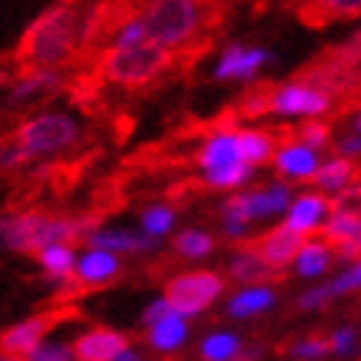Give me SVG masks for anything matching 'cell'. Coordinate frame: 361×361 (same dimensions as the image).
Listing matches in <instances>:
<instances>
[{"mask_svg":"<svg viewBox=\"0 0 361 361\" xmlns=\"http://www.w3.org/2000/svg\"><path fill=\"white\" fill-rule=\"evenodd\" d=\"M226 274H229V279H235L241 285H264L270 279H276L279 270H274L264 262V256L256 250V244L244 241L235 252H232V259L226 264Z\"/></svg>","mask_w":361,"mask_h":361,"instance_id":"17","label":"cell"},{"mask_svg":"<svg viewBox=\"0 0 361 361\" xmlns=\"http://www.w3.org/2000/svg\"><path fill=\"white\" fill-rule=\"evenodd\" d=\"M224 288L226 279L214 274V270H185V274H176L173 279H168L165 300L183 317H197L224 294Z\"/></svg>","mask_w":361,"mask_h":361,"instance_id":"6","label":"cell"},{"mask_svg":"<svg viewBox=\"0 0 361 361\" xmlns=\"http://www.w3.org/2000/svg\"><path fill=\"white\" fill-rule=\"evenodd\" d=\"M214 0H138L133 15L141 21L147 42L173 53H194V42L214 21Z\"/></svg>","mask_w":361,"mask_h":361,"instance_id":"2","label":"cell"},{"mask_svg":"<svg viewBox=\"0 0 361 361\" xmlns=\"http://www.w3.org/2000/svg\"><path fill=\"white\" fill-rule=\"evenodd\" d=\"M115 361H144V358H141V355H138L133 347H126V350H123V353H121Z\"/></svg>","mask_w":361,"mask_h":361,"instance_id":"42","label":"cell"},{"mask_svg":"<svg viewBox=\"0 0 361 361\" xmlns=\"http://www.w3.org/2000/svg\"><path fill=\"white\" fill-rule=\"evenodd\" d=\"M88 244L112 252H147L156 247L153 235H147V232L138 235V232H126V229H94L88 235Z\"/></svg>","mask_w":361,"mask_h":361,"instance_id":"22","label":"cell"},{"mask_svg":"<svg viewBox=\"0 0 361 361\" xmlns=\"http://www.w3.org/2000/svg\"><path fill=\"white\" fill-rule=\"evenodd\" d=\"M121 274V259L118 252L103 250V247H92L88 252H82V259L77 262V274L65 279L62 288L68 291H80V288H100L106 282H112Z\"/></svg>","mask_w":361,"mask_h":361,"instance_id":"11","label":"cell"},{"mask_svg":"<svg viewBox=\"0 0 361 361\" xmlns=\"http://www.w3.org/2000/svg\"><path fill=\"white\" fill-rule=\"evenodd\" d=\"M358 288H361V259H358L355 264H350L341 276H335L332 282L323 285V291H326V297H329V302H332V300H338V297H347V294L358 291Z\"/></svg>","mask_w":361,"mask_h":361,"instance_id":"33","label":"cell"},{"mask_svg":"<svg viewBox=\"0 0 361 361\" xmlns=\"http://www.w3.org/2000/svg\"><path fill=\"white\" fill-rule=\"evenodd\" d=\"M305 238H309V235H302V232H297L294 226L279 224L274 229H267L264 235H259L252 244H256V250L264 256V262L282 274L288 264H294V259H297V252L302 250Z\"/></svg>","mask_w":361,"mask_h":361,"instance_id":"13","label":"cell"},{"mask_svg":"<svg viewBox=\"0 0 361 361\" xmlns=\"http://www.w3.org/2000/svg\"><path fill=\"white\" fill-rule=\"evenodd\" d=\"M173 312V305L161 297V300H156L153 305H147V312H144V326H150V323H156V320H161L165 314H171Z\"/></svg>","mask_w":361,"mask_h":361,"instance_id":"39","label":"cell"},{"mask_svg":"<svg viewBox=\"0 0 361 361\" xmlns=\"http://www.w3.org/2000/svg\"><path fill=\"white\" fill-rule=\"evenodd\" d=\"M77 361H80V358H77Z\"/></svg>","mask_w":361,"mask_h":361,"instance_id":"46","label":"cell"},{"mask_svg":"<svg viewBox=\"0 0 361 361\" xmlns=\"http://www.w3.org/2000/svg\"><path fill=\"white\" fill-rule=\"evenodd\" d=\"M247 4H252V6H264L267 0H247Z\"/></svg>","mask_w":361,"mask_h":361,"instance_id":"44","label":"cell"},{"mask_svg":"<svg viewBox=\"0 0 361 361\" xmlns=\"http://www.w3.org/2000/svg\"><path fill=\"white\" fill-rule=\"evenodd\" d=\"M332 209H335V203H332V197H326V194H317V191L300 194V197L291 200V206H288L285 224L294 226L297 232H302V235H312V232L323 229V224H326Z\"/></svg>","mask_w":361,"mask_h":361,"instance_id":"14","label":"cell"},{"mask_svg":"<svg viewBox=\"0 0 361 361\" xmlns=\"http://www.w3.org/2000/svg\"><path fill=\"white\" fill-rule=\"evenodd\" d=\"M188 338V323L179 312H171L161 320L150 323V347L159 353H173L185 344Z\"/></svg>","mask_w":361,"mask_h":361,"instance_id":"26","label":"cell"},{"mask_svg":"<svg viewBox=\"0 0 361 361\" xmlns=\"http://www.w3.org/2000/svg\"><path fill=\"white\" fill-rule=\"evenodd\" d=\"M176 224V212L165 203H159V206H150L147 212L141 214V229L147 232V235L153 238H161V235H168V232L173 229Z\"/></svg>","mask_w":361,"mask_h":361,"instance_id":"31","label":"cell"},{"mask_svg":"<svg viewBox=\"0 0 361 361\" xmlns=\"http://www.w3.org/2000/svg\"><path fill=\"white\" fill-rule=\"evenodd\" d=\"M270 62V53L264 47H247V44H229L224 47L218 65H214V80H256L259 71Z\"/></svg>","mask_w":361,"mask_h":361,"instance_id":"12","label":"cell"},{"mask_svg":"<svg viewBox=\"0 0 361 361\" xmlns=\"http://www.w3.org/2000/svg\"><path fill=\"white\" fill-rule=\"evenodd\" d=\"M35 259H39L42 270L50 279L65 282L77 274V256H74V250H71V244H50Z\"/></svg>","mask_w":361,"mask_h":361,"instance_id":"27","label":"cell"},{"mask_svg":"<svg viewBox=\"0 0 361 361\" xmlns=\"http://www.w3.org/2000/svg\"><path fill=\"white\" fill-rule=\"evenodd\" d=\"M361 15V0H300V18L312 27L353 21Z\"/></svg>","mask_w":361,"mask_h":361,"instance_id":"20","label":"cell"},{"mask_svg":"<svg viewBox=\"0 0 361 361\" xmlns=\"http://www.w3.org/2000/svg\"><path fill=\"white\" fill-rule=\"evenodd\" d=\"M12 138L21 144L32 159H47V156H59L71 147H77L82 138V130H80V123L65 112H39V115L18 123Z\"/></svg>","mask_w":361,"mask_h":361,"instance_id":"5","label":"cell"},{"mask_svg":"<svg viewBox=\"0 0 361 361\" xmlns=\"http://www.w3.org/2000/svg\"><path fill=\"white\" fill-rule=\"evenodd\" d=\"M62 68H21L9 88V106H32L65 88Z\"/></svg>","mask_w":361,"mask_h":361,"instance_id":"10","label":"cell"},{"mask_svg":"<svg viewBox=\"0 0 361 361\" xmlns=\"http://www.w3.org/2000/svg\"><path fill=\"white\" fill-rule=\"evenodd\" d=\"M314 185V191H326V194H341L344 188L361 183V168L347 156H335L329 161H320V168L314 171V176L309 179Z\"/></svg>","mask_w":361,"mask_h":361,"instance_id":"19","label":"cell"},{"mask_svg":"<svg viewBox=\"0 0 361 361\" xmlns=\"http://www.w3.org/2000/svg\"><path fill=\"white\" fill-rule=\"evenodd\" d=\"M274 302H276V291L267 282L264 285H247L244 291H238L226 302V312L232 317H256V314H264Z\"/></svg>","mask_w":361,"mask_h":361,"instance_id":"24","label":"cell"},{"mask_svg":"<svg viewBox=\"0 0 361 361\" xmlns=\"http://www.w3.org/2000/svg\"><path fill=\"white\" fill-rule=\"evenodd\" d=\"M338 153L341 156H347V159H353V156H361V133H353V135H344L338 141Z\"/></svg>","mask_w":361,"mask_h":361,"instance_id":"40","label":"cell"},{"mask_svg":"<svg viewBox=\"0 0 361 361\" xmlns=\"http://www.w3.org/2000/svg\"><path fill=\"white\" fill-rule=\"evenodd\" d=\"M173 250L185 259H206L214 250V238L203 229H183L173 238Z\"/></svg>","mask_w":361,"mask_h":361,"instance_id":"30","label":"cell"},{"mask_svg":"<svg viewBox=\"0 0 361 361\" xmlns=\"http://www.w3.org/2000/svg\"><path fill=\"white\" fill-rule=\"evenodd\" d=\"M232 161H244L238 150V130L235 126H224V130H212V135L203 141L200 153H197V165L203 173L226 168Z\"/></svg>","mask_w":361,"mask_h":361,"instance_id":"18","label":"cell"},{"mask_svg":"<svg viewBox=\"0 0 361 361\" xmlns=\"http://www.w3.org/2000/svg\"><path fill=\"white\" fill-rule=\"evenodd\" d=\"M332 244L326 238H305L302 250L297 252V259H294V270H297V276L302 279H314L320 274H326L329 264H332Z\"/></svg>","mask_w":361,"mask_h":361,"instance_id":"23","label":"cell"},{"mask_svg":"<svg viewBox=\"0 0 361 361\" xmlns=\"http://www.w3.org/2000/svg\"><path fill=\"white\" fill-rule=\"evenodd\" d=\"M323 238H326L332 247L361 241V209L353 203L335 206L332 214L326 218V224H323Z\"/></svg>","mask_w":361,"mask_h":361,"instance_id":"21","label":"cell"},{"mask_svg":"<svg viewBox=\"0 0 361 361\" xmlns=\"http://www.w3.org/2000/svg\"><path fill=\"white\" fill-rule=\"evenodd\" d=\"M80 18L82 9L74 0H59L42 12L24 30L15 47L18 68H62L80 50Z\"/></svg>","mask_w":361,"mask_h":361,"instance_id":"1","label":"cell"},{"mask_svg":"<svg viewBox=\"0 0 361 361\" xmlns=\"http://www.w3.org/2000/svg\"><path fill=\"white\" fill-rule=\"evenodd\" d=\"M252 165H247V161H232V165H226V168H218V171H209V173H203L206 176V185H212V188H221V191H235V188H241L247 179L252 176Z\"/></svg>","mask_w":361,"mask_h":361,"instance_id":"29","label":"cell"},{"mask_svg":"<svg viewBox=\"0 0 361 361\" xmlns=\"http://www.w3.org/2000/svg\"><path fill=\"white\" fill-rule=\"evenodd\" d=\"M274 165L282 176L309 183L314 171L320 168V159H317V150L309 147V144H302L300 138H285V141H279V150L274 153Z\"/></svg>","mask_w":361,"mask_h":361,"instance_id":"16","label":"cell"},{"mask_svg":"<svg viewBox=\"0 0 361 361\" xmlns=\"http://www.w3.org/2000/svg\"><path fill=\"white\" fill-rule=\"evenodd\" d=\"M100 218H53V214L24 209V212H4L0 214V247L24 256H39L50 244H71L88 241V235L97 229Z\"/></svg>","mask_w":361,"mask_h":361,"instance_id":"3","label":"cell"},{"mask_svg":"<svg viewBox=\"0 0 361 361\" xmlns=\"http://www.w3.org/2000/svg\"><path fill=\"white\" fill-rule=\"evenodd\" d=\"M224 235H226V238H235V241H241V238L247 235V226H244V221H229V218H224Z\"/></svg>","mask_w":361,"mask_h":361,"instance_id":"41","label":"cell"},{"mask_svg":"<svg viewBox=\"0 0 361 361\" xmlns=\"http://www.w3.org/2000/svg\"><path fill=\"white\" fill-rule=\"evenodd\" d=\"M353 126H355V133H361V106L353 112Z\"/></svg>","mask_w":361,"mask_h":361,"instance_id":"43","label":"cell"},{"mask_svg":"<svg viewBox=\"0 0 361 361\" xmlns=\"http://www.w3.org/2000/svg\"><path fill=\"white\" fill-rule=\"evenodd\" d=\"M274 147H279V130L267 133V130H238V150L247 165L259 168L264 161L274 159Z\"/></svg>","mask_w":361,"mask_h":361,"instance_id":"25","label":"cell"},{"mask_svg":"<svg viewBox=\"0 0 361 361\" xmlns=\"http://www.w3.org/2000/svg\"><path fill=\"white\" fill-rule=\"evenodd\" d=\"M179 56L168 47L159 44H138V47H106L97 53L94 71L97 80L126 88V92H138L156 82L161 74H168Z\"/></svg>","mask_w":361,"mask_h":361,"instance_id":"4","label":"cell"},{"mask_svg":"<svg viewBox=\"0 0 361 361\" xmlns=\"http://www.w3.org/2000/svg\"><path fill=\"white\" fill-rule=\"evenodd\" d=\"M241 338L232 335V332H212L203 338L200 344V355L206 361H232L238 353H241Z\"/></svg>","mask_w":361,"mask_h":361,"instance_id":"28","label":"cell"},{"mask_svg":"<svg viewBox=\"0 0 361 361\" xmlns=\"http://www.w3.org/2000/svg\"><path fill=\"white\" fill-rule=\"evenodd\" d=\"M332 353V341L323 338V335H312V338H302L297 344L288 347V355L297 358V361H320Z\"/></svg>","mask_w":361,"mask_h":361,"instance_id":"32","label":"cell"},{"mask_svg":"<svg viewBox=\"0 0 361 361\" xmlns=\"http://www.w3.org/2000/svg\"><path fill=\"white\" fill-rule=\"evenodd\" d=\"M329 341H332V353H335V355H353V353H355L358 335H355L353 326H341V329H335V332L329 335Z\"/></svg>","mask_w":361,"mask_h":361,"instance_id":"38","label":"cell"},{"mask_svg":"<svg viewBox=\"0 0 361 361\" xmlns=\"http://www.w3.org/2000/svg\"><path fill=\"white\" fill-rule=\"evenodd\" d=\"M297 138L302 144H309V147L320 150V147H329V141H332V130H329V123L326 121H320V118H309V123H302L300 130H297Z\"/></svg>","mask_w":361,"mask_h":361,"instance_id":"34","label":"cell"},{"mask_svg":"<svg viewBox=\"0 0 361 361\" xmlns=\"http://www.w3.org/2000/svg\"><path fill=\"white\" fill-rule=\"evenodd\" d=\"M27 161H32V156L15 138L0 147V171H18V168H24Z\"/></svg>","mask_w":361,"mask_h":361,"instance_id":"36","label":"cell"},{"mask_svg":"<svg viewBox=\"0 0 361 361\" xmlns=\"http://www.w3.org/2000/svg\"><path fill=\"white\" fill-rule=\"evenodd\" d=\"M71 347H74L80 361H115L126 347H130V338L118 329L97 326V329L82 332Z\"/></svg>","mask_w":361,"mask_h":361,"instance_id":"15","label":"cell"},{"mask_svg":"<svg viewBox=\"0 0 361 361\" xmlns=\"http://www.w3.org/2000/svg\"><path fill=\"white\" fill-rule=\"evenodd\" d=\"M294 200L291 185L285 183H274L267 188H256V191H241L232 194L221 203V214L229 221H259V218H270V214H285L288 206Z\"/></svg>","mask_w":361,"mask_h":361,"instance_id":"8","label":"cell"},{"mask_svg":"<svg viewBox=\"0 0 361 361\" xmlns=\"http://www.w3.org/2000/svg\"><path fill=\"white\" fill-rule=\"evenodd\" d=\"M270 115L282 118H323L332 109V97L309 82H285L270 85Z\"/></svg>","mask_w":361,"mask_h":361,"instance_id":"9","label":"cell"},{"mask_svg":"<svg viewBox=\"0 0 361 361\" xmlns=\"http://www.w3.org/2000/svg\"><path fill=\"white\" fill-rule=\"evenodd\" d=\"M74 317H77V309L74 305H65V309H50V312L32 314L27 320H18L15 326H9L4 335H0V355H12L18 361L30 358L44 344L50 329H56L59 323L74 320Z\"/></svg>","mask_w":361,"mask_h":361,"instance_id":"7","label":"cell"},{"mask_svg":"<svg viewBox=\"0 0 361 361\" xmlns=\"http://www.w3.org/2000/svg\"><path fill=\"white\" fill-rule=\"evenodd\" d=\"M30 358L32 361H77V353L68 344H42Z\"/></svg>","mask_w":361,"mask_h":361,"instance_id":"37","label":"cell"},{"mask_svg":"<svg viewBox=\"0 0 361 361\" xmlns=\"http://www.w3.org/2000/svg\"><path fill=\"white\" fill-rule=\"evenodd\" d=\"M0 361H18V358H12V355H0Z\"/></svg>","mask_w":361,"mask_h":361,"instance_id":"45","label":"cell"},{"mask_svg":"<svg viewBox=\"0 0 361 361\" xmlns=\"http://www.w3.org/2000/svg\"><path fill=\"white\" fill-rule=\"evenodd\" d=\"M30 361H32V358H30Z\"/></svg>","mask_w":361,"mask_h":361,"instance_id":"47","label":"cell"},{"mask_svg":"<svg viewBox=\"0 0 361 361\" xmlns=\"http://www.w3.org/2000/svg\"><path fill=\"white\" fill-rule=\"evenodd\" d=\"M332 59H338L341 65H350V68H358L361 65V30L358 32H353L347 42H341V44H335V47H329L326 50Z\"/></svg>","mask_w":361,"mask_h":361,"instance_id":"35","label":"cell"}]
</instances>
